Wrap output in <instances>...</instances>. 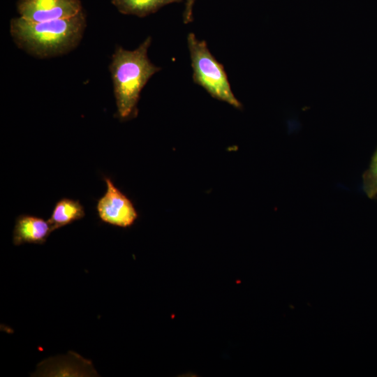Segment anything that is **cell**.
I'll return each mask as SVG.
<instances>
[{
	"mask_svg": "<svg viewBox=\"0 0 377 377\" xmlns=\"http://www.w3.org/2000/svg\"><path fill=\"white\" fill-rule=\"evenodd\" d=\"M85 27V16L82 11L71 17L44 22L15 17L10 21V32L19 48L38 58H50L76 47Z\"/></svg>",
	"mask_w": 377,
	"mask_h": 377,
	"instance_id": "1",
	"label": "cell"
},
{
	"mask_svg": "<svg viewBox=\"0 0 377 377\" xmlns=\"http://www.w3.org/2000/svg\"><path fill=\"white\" fill-rule=\"evenodd\" d=\"M151 38L148 36L134 50L116 47L110 65L117 115L121 120L138 114L140 94L150 77L160 71L147 55Z\"/></svg>",
	"mask_w": 377,
	"mask_h": 377,
	"instance_id": "2",
	"label": "cell"
},
{
	"mask_svg": "<svg viewBox=\"0 0 377 377\" xmlns=\"http://www.w3.org/2000/svg\"><path fill=\"white\" fill-rule=\"evenodd\" d=\"M187 44L193 82L203 87L213 98L241 108L242 104L231 90L223 65L210 52L206 42L198 40L193 33H189Z\"/></svg>",
	"mask_w": 377,
	"mask_h": 377,
	"instance_id": "3",
	"label": "cell"
},
{
	"mask_svg": "<svg viewBox=\"0 0 377 377\" xmlns=\"http://www.w3.org/2000/svg\"><path fill=\"white\" fill-rule=\"evenodd\" d=\"M106 184L105 194L97 201L96 211L104 223L121 228H128L138 218L132 201L123 193L108 177L103 178Z\"/></svg>",
	"mask_w": 377,
	"mask_h": 377,
	"instance_id": "4",
	"label": "cell"
},
{
	"mask_svg": "<svg viewBox=\"0 0 377 377\" xmlns=\"http://www.w3.org/2000/svg\"><path fill=\"white\" fill-rule=\"evenodd\" d=\"M21 17L31 22L68 18L82 11L80 0H18Z\"/></svg>",
	"mask_w": 377,
	"mask_h": 377,
	"instance_id": "5",
	"label": "cell"
},
{
	"mask_svg": "<svg viewBox=\"0 0 377 377\" xmlns=\"http://www.w3.org/2000/svg\"><path fill=\"white\" fill-rule=\"evenodd\" d=\"M54 231L48 220L29 214L18 216L13 232L15 246L23 244H43Z\"/></svg>",
	"mask_w": 377,
	"mask_h": 377,
	"instance_id": "6",
	"label": "cell"
},
{
	"mask_svg": "<svg viewBox=\"0 0 377 377\" xmlns=\"http://www.w3.org/2000/svg\"><path fill=\"white\" fill-rule=\"evenodd\" d=\"M84 216V207L79 200L63 198L55 203L48 221L55 230L82 219Z\"/></svg>",
	"mask_w": 377,
	"mask_h": 377,
	"instance_id": "7",
	"label": "cell"
},
{
	"mask_svg": "<svg viewBox=\"0 0 377 377\" xmlns=\"http://www.w3.org/2000/svg\"><path fill=\"white\" fill-rule=\"evenodd\" d=\"M182 0H112V4L125 15L145 17L156 12L163 6Z\"/></svg>",
	"mask_w": 377,
	"mask_h": 377,
	"instance_id": "8",
	"label": "cell"
},
{
	"mask_svg": "<svg viewBox=\"0 0 377 377\" xmlns=\"http://www.w3.org/2000/svg\"><path fill=\"white\" fill-rule=\"evenodd\" d=\"M363 190L369 198L377 196V149L374 153L369 168L362 176Z\"/></svg>",
	"mask_w": 377,
	"mask_h": 377,
	"instance_id": "9",
	"label": "cell"
},
{
	"mask_svg": "<svg viewBox=\"0 0 377 377\" xmlns=\"http://www.w3.org/2000/svg\"><path fill=\"white\" fill-rule=\"evenodd\" d=\"M195 0H185V9L183 13L184 24H188L193 21V8Z\"/></svg>",
	"mask_w": 377,
	"mask_h": 377,
	"instance_id": "10",
	"label": "cell"
}]
</instances>
